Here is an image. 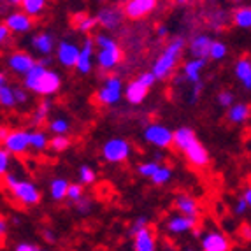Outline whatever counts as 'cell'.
Wrapping results in <instances>:
<instances>
[{
    "label": "cell",
    "instance_id": "24",
    "mask_svg": "<svg viewBox=\"0 0 251 251\" xmlns=\"http://www.w3.org/2000/svg\"><path fill=\"white\" fill-rule=\"evenodd\" d=\"M97 23H99V20H97V18H88L84 13L77 14V16L74 18V26H75V28H79L81 32H88V30L93 28Z\"/></svg>",
    "mask_w": 251,
    "mask_h": 251
},
{
    "label": "cell",
    "instance_id": "19",
    "mask_svg": "<svg viewBox=\"0 0 251 251\" xmlns=\"http://www.w3.org/2000/svg\"><path fill=\"white\" fill-rule=\"evenodd\" d=\"M92 50H93V42L86 41L84 42V48L81 50V54H79V62H77V69H79V72H83V74H86V72H90V67H92Z\"/></svg>",
    "mask_w": 251,
    "mask_h": 251
},
{
    "label": "cell",
    "instance_id": "21",
    "mask_svg": "<svg viewBox=\"0 0 251 251\" xmlns=\"http://www.w3.org/2000/svg\"><path fill=\"white\" fill-rule=\"evenodd\" d=\"M235 74L239 79L244 81V86L251 88V62L250 58H241L235 65Z\"/></svg>",
    "mask_w": 251,
    "mask_h": 251
},
{
    "label": "cell",
    "instance_id": "11",
    "mask_svg": "<svg viewBox=\"0 0 251 251\" xmlns=\"http://www.w3.org/2000/svg\"><path fill=\"white\" fill-rule=\"evenodd\" d=\"M79 54H81V51L77 50L74 44H69V42H62L58 48V58L65 67H74V65L77 67Z\"/></svg>",
    "mask_w": 251,
    "mask_h": 251
},
{
    "label": "cell",
    "instance_id": "38",
    "mask_svg": "<svg viewBox=\"0 0 251 251\" xmlns=\"http://www.w3.org/2000/svg\"><path fill=\"white\" fill-rule=\"evenodd\" d=\"M79 176H81V181H83V183H93V181H95V172H93L90 167H86V165L81 167Z\"/></svg>",
    "mask_w": 251,
    "mask_h": 251
},
{
    "label": "cell",
    "instance_id": "56",
    "mask_svg": "<svg viewBox=\"0 0 251 251\" xmlns=\"http://www.w3.org/2000/svg\"><path fill=\"white\" fill-rule=\"evenodd\" d=\"M5 83H7V79H5V74H0V84H2V86H5Z\"/></svg>",
    "mask_w": 251,
    "mask_h": 251
},
{
    "label": "cell",
    "instance_id": "10",
    "mask_svg": "<svg viewBox=\"0 0 251 251\" xmlns=\"http://www.w3.org/2000/svg\"><path fill=\"white\" fill-rule=\"evenodd\" d=\"M58 88H60L58 74L46 71L41 75V79H39V83H37V86H35L34 92L41 93V95H50V93H54Z\"/></svg>",
    "mask_w": 251,
    "mask_h": 251
},
{
    "label": "cell",
    "instance_id": "9",
    "mask_svg": "<svg viewBox=\"0 0 251 251\" xmlns=\"http://www.w3.org/2000/svg\"><path fill=\"white\" fill-rule=\"evenodd\" d=\"M7 63H9V67L13 69V71L20 72V74H28V72L32 71L35 65H37L30 54L21 53V51L11 54V56H9V60H7Z\"/></svg>",
    "mask_w": 251,
    "mask_h": 251
},
{
    "label": "cell",
    "instance_id": "33",
    "mask_svg": "<svg viewBox=\"0 0 251 251\" xmlns=\"http://www.w3.org/2000/svg\"><path fill=\"white\" fill-rule=\"evenodd\" d=\"M151 179H153V183H156V184L167 183V181L171 179V169H169V167H160L158 171L155 172V176L151 177Z\"/></svg>",
    "mask_w": 251,
    "mask_h": 251
},
{
    "label": "cell",
    "instance_id": "8",
    "mask_svg": "<svg viewBox=\"0 0 251 251\" xmlns=\"http://www.w3.org/2000/svg\"><path fill=\"white\" fill-rule=\"evenodd\" d=\"M156 7L155 0H130L125 4V14L132 20H139V18L150 14L153 9Z\"/></svg>",
    "mask_w": 251,
    "mask_h": 251
},
{
    "label": "cell",
    "instance_id": "28",
    "mask_svg": "<svg viewBox=\"0 0 251 251\" xmlns=\"http://www.w3.org/2000/svg\"><path fill=\"white\" fill-rule=\"evenodd\" d=\"M34 46L37 48L41 53H50L51 48H53V39L48 34H41L34 37Z\"/></svg>",
    "mask_w": 251,
    "mask_h": 251
},
{
    "label": "cell",
    "instance_id": "46",
    "mask_svg": "<svg viewBox=\"0 0 251 251\" xmlns=\"http://www.w3.org/2000/svg\"><path fill=\"white\" fill-rule=\"evenodd\" d=\"M75 204H77V209L83 211V213H86V211L90 209V201H88V199H81V201H77Z\"/></svg>",
    "mask_w": 251,
    "mask_h": 251
},
{
    "label": "cell",
    "instance_id": "18",
    "mask_svg": "<svg viewBox=\"0 0 251 251\" xmlns=\"http://www.w3.org/2000/svg\"><path fill=\"white\" fill-rule=\"evenodd\" d=\"M135 251H155V241L150 228H144L135 235Z\"/></svg>",
    "mask_w": 251,
    "mask_h": 251
},
{
    "label": "cell",
    "instance_id": "54",
    "mask_svg": "<svg viewBox=\"0 0 251 251\" xmlns=\"http://www.w3.org/2000/svg\"><path fill=\"white\" fill-rule=\"evenodd\" d=\"M243 232H244V239H251V228H248V225L243 226Z\"/></svg>",
    "mask_w": 251,
    "mask_h": 251
},
{
    "label": "cell",
    "instance_id": "7",
    "mask_svg": "<svg viewBox=\"0 0 251 251\" xmlns=\"http://www.w3.org/2000/svg\"><path fill=\"white\" fill-rule=\"evenodd\" d=\"M120 95H122V81L118 79V77H107L105 86L99 92L97 99H99L102 104L109 105L120 100Z\"/></svg>",
    "mask_w": 251,
    "mask_h": 251
},
{
    "label": "cell",
    "instance_id": "51",
    "mask_svg": "<svg viewBox=\"0 0 251 251\" xmlns=\"http://www.w3.org/2000/svg\"><path fill=\"white\" fill-rule=\"evenodd\" d=\"M7 137H9L7 128H2V130H0V141H2V143H5V141H7Z\"/></svg>",
    "mask_w": 251,
    "mask_h": 251
},
{
    "label": "cell",
    "instance_id": "13",
    "mask_svg": "<svg viewBox=\"0 0 251 251\" xmlns=\"http://www.w3.org/2000/svg\"><path fill=\"white\" fill-rule=\"evenodd\" d=\"M148 86L144 83H141V81H132V83L126 86V92H125V95H126V100L128 102H132V104H141V102L146 99V95H148Z\"/></svg>",
    "mask_w": 251,
    "mask_h": 251
},
{
    "label": "cell",
    "instance_id": "50",
    "mask_svg": "<svg viewBox=\"0 0 251 251\" xmlns=\"http://www.w3.org/2000/svg\"><path fill=\"white\" fill-rule=\"evenodd\" d=\"M246 201H239L237 202V209H235V213H239V214H241V213H244V209H246Z\"/></svg>",
    "mask_w": 251,
    "mask_h": 251
},
{
    "label": "cell",
    "instance_id": "4",
    "mask_svg": "<svg viewBox=\"0 0 251 251\" xmlns=\"http://www.w3.org/2000/svg\"><path fill=\"white\" fill-rule=\"evenodd\" d=\"M130 146L123 139H111L104 146V156L109 162H123L128 158Z\"/></svg>",
    "mask_w": 251,
    "mask_h": 251
},
{
    "label": "cell",
    "instance_id": "42",
    "mask_svg": "<svg viewBox=\"0 0 251 251\" xmlns=\"http://www.w3.org/2000/svg\"><path fill=\"white\" fill-rule=\"evenodd\" d=\"M9 153L7 150H2L0 151V172L2 174H5V171H7V165H9Z\"/></svg>",
    "mask_w": 251,
    "mask_h": 251
},
{
    "label": "cell",
    "instance_id": "49",
    "mask_svg": "<svg viewBox=\"0 0 251 251\" xmlns=\"http://www.w3.org/2000/svg\"><path fill=\"white\" fill-rule=\"evenodd\" d=\"M14 97H16V102H26V95L23 90H14Z\"/></svg>",
    "mask_w": 251,
    "mask_h": 251
},
{
    "label": "cell",
    "instance_id": "40",
    "mask_svg": "<svg viewBox=\"0 0 251 251\" xmlns=\"http://www.w3.org/2000/svg\"><path fill=\"white\" fill-rule=\"evenodd\" d=\"M48 111H50V102L48 100H44L41 105H39V111L35 113V122H42L44 118H46V114H48Z\"/></svg>",
    "mask_w": 251,
    "mask_h": 251
},
{
    "label": "cell",
    "instance_id": "25",
    "mask_svg": "<svg viewBox=\"0 0 251 251\" xmlns=\"http://www.w3.org/2000/svg\"><path fill=\"white\" fill-rule=\"evenodd\" d=\"M46 72V69L42 67V65H35L32 71L26 74V77H25V84H26V88H30V90H35V86H37V83H39V79H41V75Z\"/></svg>",
    "mask_w": 251,
    "mask_h": 251
},
{
    "label": "cell",
    "instance_id": "32",
    "mask_svg": "<svg viewBox=\"0 0 251 251\" xmlns=\"http://www.w3.org/2000/svg\"><path fill=\"white\" fill-rule=\"evenodd\" d=\"M30 146H34L35 150H44L48 146V137L42 132H34L30 134Z\"/></svg>",
    "mask_w": 251,
    "mask_h": 251
},
{
    "label": "cell",
    "instance_id": "43",
    "mask_svg": "<svg viewBox=\"0 0 251 251\" xmlns=\"http://www.w3.org/2000/svg\"><path fill=\"white\" fill-rule=\"evenodd\" d=\"M144 225H146V218H139L137 222H135V225L132 226V230H130V234H132V235H137L139 232H143L144 228H146Z\"/></svg>",
    "mask_w": 251,
    "mask_h": 251
},
{
    "label": "cell",
    "instance_id": "1",
    "mask_svg": "<svg viewBox=\"0 0 251 251\" xmlns=\"http://www.w3.org/2000/svg\"><path fill=\"white\" fill-rule=\"evenodd\" d=\"M174 144L176 148L183 150L188 162L195 167H205L209 163V155L205 148L197 141L195 134L190 128H179L174 132Z\"/></svg>",
    "mask_w": 251,
    "mask_h": 251
},
{
    "label": "cell",
    "instance_id": "5",
    "mask_svg": "<svg viewBox=\"0 0 251 251\" xmlns=\"http://www.w3.org/2000/svg\"><path fill=\"white\" fill-rule=\"evenodd\" d=\"M144 137L153 143L155 146L158 148H167L171 143H174V134H172L171 130H167L165 126L162 125H151L146 128L144 132Z\"/></svg>",
    "mask_w": 251,
    "mask_h": 251
},
{
    "label": "cell",
    "instance_id": "15",
    "mask_svg": "<svg viewBox=\"0 0 251 251\" xmlns=\"http://www.w3.org/2000/svg\"><path fill=\"white\" fill-rule=\"evenodd\" d=\"M202 246H204V251H228V241L223 237L222 234H213L205 235L204 241H202Z\"/></svg>",
    "mask_w": 251,
    "mask_h": 251
},
{
    "label": "cell",
    "instance_id": "17",
    "mask_svg": "<svg viewBox=\"0 0 251 251\" xmlns=\"http://www.w3.org/2000/svg\"><path fill=\"white\" fill-rule=\"evenodd\" d=\"M97 20H99V23L104 25L105 28H116V26L120 25V21H122V13L113 7L102 9L100 13H99V16H97Z\"/></svg>",
    "mask_w": 251,
    "mask_h": 251
},
{
    "label": "cell",
    "instance_id": "12",
    "mask_svg": "<svg viewBox=\"0 0 251 251\" xmlns=\"http://www.w3.org/2000/svg\"><path fill=\"white\" fill-rule=\"evenodd\" d=\"M211 46H213V42L209 37L199 35L192 41L190 50H192L193 56H197V60H205L207 56H211Z\"/></svg>",
    "mask_w": 251,
    "mask_h": 251
},
{
    "label": "cell",
    "instance_id": "20",
    "mask_svg": "<svg viewBox=\"0 0 251 251\" xmlns=\"http://www.w3.org/2000/svg\"><path fill=\"white\" fill-rule=\"evenodd\" d=\"M176 205L179 207L181 213H184L188 218H195V214H197V211H199L197 202L193 201L192 197H188V195H179V197L176 199Z\"/></svg>",
    "mask_w": 251,
    "mask_h": 251
},
{
    "label": "cell",
    "instance_id": "55",
    "mask_svg": "<svg viewBox=\"0 0 251 251\" xmlns=\"http://www.w3.org/2000/svg\"><path fill=\"white\" fill-rule=\"evenodd\" d=\"M0 234H2V239L5 237V220L0 222Z\"/></svg>",
    "mask_w": 251,
    "mask_h": 251
},
{
    "label": "cell",
    "instance_id": "52",
    "mask_svg": "<svg viewBox=\"0 0 251 251\" xmlns=\"http://www.w3.org/2000/svg\"><path fill=\"white\" fill-rule=\"evenodd\" d=\"M244 201L248 205H251V188H246V192H244Z\"/></svg>",
    "mask_w": 251,
    "mask_h": 251
},
{
    "label": "cell",
    "instance_id": "30",
    "mask_svg": "<svg viewBox=\"0 0 251 251\" xmlns=\"http://www.w3.org/2000/svg\"><path fill=\"white\" fill-rule=\"evenodd\" d=\"M21 7L26 14H39L44 9V2L42 0H23Z\"/></svg>",
    "mask_w": 251,
    "mask_h": 251
},
{
    "label": "cell",
    "instance_id": "29",
    "mask_svg": "<svg viewBox=\"0 0 251 251\" xmlns=\"http://www.w3.org/2000/svg\"><path fill=\"white\" fill-rule=\"evenodd\" d=\"M234 21L237 23L239 26H243V28L251 26V9L250 7L237 9V11H235V14H234Z\"/></svg>",
    "mask_w": 251,
    "mask_h": 251
},
{
    "label": "cell",
    "instance_id": "14",
    "mask_svg": "<svg viewBox=\"0 0 251 251\" xmlns=\"http://www.w3.org/2000/svg\"><path fill=\"white\" fill-rule=\"evenodd\" d=\"M5 25L9 26V30H14V32H26L32 26V20L26 13H13L11 16H7Z\"/></svg>",
    "mask_w": 251,
    "mask_h": 251
},
{
    "label": "cell",
    "instance_id": "26",
    "mask_svg": "<svg viewBox=\"0 0 251 251\" xmlns=\"http://www.w3.org/2000/svg\"><path fill=\"white\" fill-rule=\"evenodd\" d=\"M250 116V107L244 104H237L230 109V113H228V118H230V122L234 123H241L244 122L246 118Z\"/></svg>",
    "mask_w": 251,
    "mask_h": 251
},
{
    "label": "cell",
    "instance_id": "34",
    "mask_svg": "<svg viewBox=\"0 0 251 251\" xmlns=\"http://www.w3.org/2000/svg\"><path fill=\"white\" fill-rule=\"evenodd\" d=\"M225 53H226L225 44H222V42H218V41H214V42H213V46H211V58L220 60V58H223V56H225Z\"/></svg>",
    "mask_w": 251,
    "mask_h": 251
},
{
    "label": "cell",
    "instance_id": "44",
    "mask_svg": "<svg viewBox=\"0 0 251 251\" xmlns=\"http://www.w3.org/2000/svg\"><path fill=\"white\" fill-rule=\"evenodd\" d=\"M155 79H156V77H155V74H153V72H146V74H143V75H141V77H139V81H141V83L146 84L148 88H150L151 84L155 83Z\"/></svg>",
    "mask_w": 251,
    "mask_h": 251
},
{
    "label": "cell",
    "instance_id": "2",
    "mask_svg": "<svg viewBox=\"0 0 251 251\" xmlns=\"http://www.w3.org/2000/svg\"><path fill=\"white\" fill-rule=\"evenodd\" d=\"M183 46H184L183 39H176V41L171 42V44L165 48V51L160 54L158 60L155 62V67H153V74H155V77H158V79H165V77L171 74L172 69H174V65H176L177 56H179V51L183 50Z\"/></svg>",
    "mask_w": 251,
    "mask_h": 251
},
{
    "label": "cell",
    "instance_id": "35",
    "mask_svg": "<svg viewBox=\"0 0 251 251\" xmlns=\"http://www.w3.org/2000/svg\"><path fill=\"white\" fill-rule=\"evenodd\" d=\"M50 130L51 132H54V134H65L69 130V123L63 122V120H54V122L50 123Z\"/></svg>",
    "mask_w": 251,
    "mask_h": 251
},
{
    "label": "cell",
    "instance_id": "22",
    "mask_svg": "<svg viewBox=\"0 0 251 251\" xmlns=\"http://www.w3.org/2000/svg\"><path fill=\"white\" fill-rule=\"evenodd\" d=\"M205 65V60H193V62H188L184 65V72H186V77L192 81L193 84H199L201 83V77H199V72L202 71V67Z\"/></svg>",
    "mask_w": 251,
    "mask_h": 251
},
{
    "label": "cell",
    "instance_id": "57",
    "mask_svg": "<svg viewBox=\"0 0 251 251\" xmlns=\"http://www.w3.org/2000/svg\"><path fill=\"white\" fill-rule=\"evenodd\" d=\"M167 34V28H165V26H160L158 28V35H165Z\"/></svg>",
    "mask_w": 251,
    "mask_h": 251
},
{
    "label": "cell",
    "instance_id": "6",
    "mask_svg": "<svg viewBox=\"0 0 251 251\" xmlns=\"http://www.w3.org/2000/svg\"><path fill=\"white\" fill-rule=\"evenodd\" d=\"M5 150L9 153H14V155H23L26 151V148L30 146V134L28 132H23V130H14L11 132L5 141Z\"/></svg>",
    "mask_w": 251,
    "mask_h": 251
},
{
    "label": "cell",
    "instance_id": "16",
    "mask_svg": "<svg viewBox=\"0 0 251 251\" xmlns=\"http://www.w3.org/2000/svg\"><path fill=\"white\" fill-rule=\"evenodd\" d=\"M120 60H122V51L118 46L111 48V50H100V53H99V63L105 71L113 69Z\"/></svg>",
    "mask_w": 251,
    "mask_h": 251
},
{
    "label": "cell",
    "instance_id": "36",
    "mask_svg": "<svg viewBox=\"0 0 251 251\" xmlns=\"http://www.w3.org/2000/svg\"><path fill=\"white\" fill-rule=\"evenodd\" d=\"M158 165H156L155 162H151V163H143L141 167H139V172L143 174V176H146V177H153L155 176V172L158 171Z\"/></svg>",
    "mask_w": 251,
    "mask_h": 251
},
{
    "label": "cell",
    "instance_id": "48",
    "mask_svg": "<svg viewBox=\"0 0 251 251\" xmlns=\"http://www.w3.org/2000/svg\"><path fill=\"white\" fill-rule=\"evenodd\" d=\"M7 35H9V26L4 23V25L0 26V41L5 42V41H7Z\"/></svg>",
    "mask_w": 251,
    "mask_h": 251
},
{
    "label": "cell",
    "instance_id": "27",
    "mask_svg": "<svg viewBox=\"0 0 251 251\" xmlns=\"http://www.w3.org/2000/svg\"><path fill=\"white\" fill-rule=\"evenodd\" d=\"M69 186H71V184H67L65 179H54L53 183H51V195H53V199L60 201V199L65 197L69 193Z\"/></svg>",
    "mask_w": 251,
    "mask_h": 251
},
{
    "label": "cell",
    "instance_id": "47",
    "mask_svg": "<svg viewBox=\"0 0 251 251\" xmlns=\"http://www.w3.org/2000/svg\"><path fill=\"white\" fill-rule=\"evenodd\" d=\"M16 251H41V250L37 246H34V244H20L16 248Z\"/></svg>",
    "mask_w": 251,
    "mask_h": 251
},
{
    "label": "cell",
    "instance_id": "45",
    "mask_svg": "<svg viewBox=\"0 0 251 251\" xmlns=\"http://www.w3.org/2000/svg\"><path fill=\"white\" fill-rule=\"evenodd\" d=\"M218 102L222 105H230L232 104V93L230 92H222L218 97Z\"/></svg>",
    "mask_w": 251,
    "mask_h": 251
},
{
    "label": "cell",
    "instance_id": "23",
    "mask_svg": "<svg viewBox=\"0 0 251 251\" xmlns=\"http://www.w3.org/2000/svg\"><path fill=\"white\" fill-rule=\"evenodd\" d=\"M195 218H172L171 222H169V230L171 232H184L188 230V228H193L195 226Z\"/></svg>",
    "mask_w": 251,
    "mask_h": 251
},
{
    "label": "cell",
    "instance_id": "37",
    "mask_svg": "<svg viewBox=\"0 0 251 251\" xmlns=\"http://www.w3.org/2000/svg\"><path fill=\"white\" fill-rule=\"evenodd\" d=\"M69 139L67 137H62V135H60V137H54L53 141H51V148H53L54 151H63V150H67L69 148Z\"/></svg>",
    "mask_w": 251,
    "mask_h": 251
},
{
    "label": "cell",
    "instance_id": "3",
    "mask_svg": "<svg viewBox=\"0 0 251 251\" xmlns=\"http://www.w3.org/2000/svg\"><path fill=\"white\" fill-rule=\"evenodd\" d=\"M11 192L21 204L25 205H34L41 201V193L37 192V188L32 183H26V181H18L11 188Z\"/></svg>",
    "mask_w": 251,
    "mask_h": 251
},
{
    "label": "cell",
    "instance_id": "53",
    "mask_svg": "<svg viewBox=\"0 0 251 251\" xmlns=\"http://www.w3.org/2000/svg\"><path fill=\"white\" fill-rule=\"evenodd\" d=\"M44 237H46V241H50V243L54 241V234L51 230H44Z\"/></svg>",
    "mask_w": 251,
    "mask_h": 251
},
{
    "label": "cell",
    "instance_id": "31",
    "mask_svg": "<svg viewBox=\"0 0 251 251\" xmlns=\"http://www.w3.org/2000/svg\"><path fill=\"white\" fill-rule=\"evenodd\" d=\"M0 102L5 107H11V105L16 104V97H14V90H11L9 86H2L0 88Z\"/></svg>",
    "mask_w": 251,
    "mask_h": 251
},
{
    "label": "cell",
    "instance_id": "39",
    "mask_svg": "<svg viewBox=\"0 0 251 251\" xmlns=\"http://www.w3.org/2000/svg\"><path fill=\"white\" fill-rule=\"evenodd\" d=\"M67 197H71L72 201H81L83 199V188H81L79 184H71L69 186V193H67Z\"/></svg>",
    "mask_w": 251,
    "mask_h": 251
},
{
    "label": "cell",
    "instance_id": "41",
    "mask_svg": "<svg viewBox=\"0 0 251 251\" xmlns=\"http://www.w3.org/2000/svg\"><path fill=\"white\" fill-rule=\"evenodd\" d=\"M97 44H99L102 50H111V48L116 46V42H114L113 39L105 37V35H99V41H97Z\"/></svg>",
    "mask_w": 251,
    "mask_h": 251
}]
</instances>
